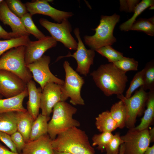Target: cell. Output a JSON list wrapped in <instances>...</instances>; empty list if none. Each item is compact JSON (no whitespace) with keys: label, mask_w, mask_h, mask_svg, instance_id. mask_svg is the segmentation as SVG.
Segmentation results:
<instances>
[{"label":"cell","mask_w":154,"mask_h":154,"mask_svg":"<svg viewBox=\"0 0 154 154\" xmlns=\"http://www.w3.org/2000/svg\"><path fill=\"white\" fill-rule=\"evenodd\" d=\"M126 73L110 63L101 65L90 75L96 86L109 96L123 93L128 81Z\"/></svg>","instance_id":"obj_1"},{"label":"cell","mask_w":154,"mask_h":154,"mask_svg":"<svg viewBox=\"0 0 154 154\" xmlns=\"http://www.w3.org/2000/svg\"><path fill=\"white\" fill-rule=\"evenodd\" d=\"M54 150L72 154H95L85 132L74 127L59 134L52 140Z\"/></svg>","instance_id":"obj_2"},{"label":"cell","mask_w":154,"mask_h":154,"mask_svg":"<svg viewBox=\"0 0 154 154\" xmlns=\"http://www.w3.org/2000/svg\"><path fill=\"white\" fill-rule=\"evenodd\" d=\"M77 111L76 108L65 102H60L54 106L48 124V134L52 140L63 131L80 126L79 122L73 117Z\"/></svg>","instance_id":"obj_3"},{"label":"cell","mask_w":154,"mask_h":154,"mask_svg":"<svg viewBox=\"0 0 154 154\" xmlns=\"http://www.w3.org/2000/svg\"><path fill=\"white\" fill-rule=\"evenodd\" d=\"M119 19V15L116 13L110 16L102 15L99 25L95 29V34L84 37L85 44L95 51L103 46L113 44L116 41L113 35V31Z\"/></svg>","instance_id":"obj_4"},{"label":"cell","mask_w":154,"mask_h":154,"mask_svg":"<svg viewBox=\"0 0 154 154\" xmlns=\"http://www.w3.org/2000/svg\"><path fill=\"white\" fill-rule=\"evenodd\" d=\"M25 47L22 46L14 48L3 53L0 58V69L15 74L27 84L32 80L33 76L25 63Z\"/></svg>","instance_id":"obj_5"},{"label":"cell","mask_w":154,"mask_h":154,"mask_svg":"<svg viewBox=\"0 0 154 154\" xmlns=\"http://www.w3.org/2000/svg\"><path fill=\"white\" fill-rule=\"evenodd\" d=\"M63 67L65 73L64 84L61 85V101L65 102L68 98L74 105H83L84 102L81 96V90L84 83L83 78L70 66L67 61L64 62Z\"/></svg>","instance_id":"obj_6"},{"label":"cell","mask_w":154,"mask_h":154,"mask_svg":"<svg viewBox=\"0 0 154 154\" xmlns=\"http://www.w3.org/2000/svg\"><path fill=\"white\" fill-rule=\"evenodd\" d=\"M148 96V92L144 90L142 86L129 98H126L123 94L117 95V98L123 102L125 106L126 111L125 126L129 129L135 127L136 117L143 113Z\"/></svg>","instance_id":"obj_7"},{"label":"cell","mask_w":154,"mask_h":154,"mask_svg":"<svg viewBox=\"0 0 154 154\" xmlns=\"http://www.w3.org/2000/svg\"><path fill=\"white\" fill-rule=\"evenodd\" d=\"M39 22L56 41L62 43L70 50H76L78 42L71 34L72 26L68 19H65L60 23H55L46 19L41 18Z\"/></svg>","instance_id":"obj_8"},{"label":"cell","mask_w":154,"mask_h":154,"mask_svg":"<svg viewBox=\"0 0 154 154\" xmlns=\"http://www.w3.org/2000/svg\"><path fill=\"white\" fill-rule=\"evenodd\" d=\"M121 137L124 145V154H144L151 142L148 128L142 130L129 129Z\"/></svg>","instance_id":"obj_9"},{"label":"cell","mask_w":154,"mask_h":154,"mask_svg":"<svg viewBox=\"0 0 154 154\" xmlns=\"http://www.w3.org/2000/svg\"><path fill=\"white\" fill-rule=\"evenodd\" d=\"M74 33L78 41L76 51L72 54L69 52L66 56H59L56 61L65 57H72L76 60L77 63L76 72L86 76L89 72L90 66L93 64L95 51L86 48L81 38L79 28H75Z\"/></svg>","instance_id":"obj_10"},{"label":"cell","mask_w":154,"mask_h":154,"mask_svg":"<svg viewBox=\"0 0 154 154\" xmlns=\"http://www.w3.org/2000/svg\"><path fill=\"white\" fill-rule=\"evenodd\" d=\"M50 62L49 56L43 55L36 61L26 65L34 80L40 85L42 90L48 83H54L60 85L64 83V81L56 77L50 71Z\"/></svg>","instance_id":"obj_11"},{"label":"cell","mask_w":154,"mask_h":154,"mask_svg":"<svg viewBox=\"0 0 154 154\" xmlns=\"http://www.w3.org/2000/svg\"><path fill=\"white\" fill-rule=\"evenodd\" d=\"M27 88V84L18 76L0 69V95L5 98L18 95Z\"/></svg>","instance_id":"obj_12"},{"label":"cell","mask_w":154,"mask_h":154,"mask_svg":"<svg viewBox=\"0 0 154 154\" xmlns=\"http://www.w3.org/2000/svg\"><path fill=\"white\" fill-rule=\"evenodd\" d=\"M52 0H36L27 2L25 5L28 12L33 16L40 14L48 16L58 23L65 19H68L74 15L71 12L57 9L50 5L48 2Z\"/></svg>","instance_id":"obj_13"},{"label":"cell","mask_w":154,"mask_h":154,"mask_svg":"<svg viewBox=\"0 0 154 154\" xmlns=\"http://www.w3.org/2000/svg\"><path fill=\"white\" fill-rule=\"evenodd\" d=\"M56 41L51 36H46L36 41H30L25 47V60L26 65L32 63L41 58L48 49L56 46Z\"/></svg>","instance_id":"obj_14"},{"label":"cell","mask_w":154,"mask_h":154,"mask_svg":"<svg viewBox=\"0 0 154 154\" xmlns=\"http://www.w3.org/2000/svg\"><path fill=\"white\" fill-rule=\"evenodd\" d=\"M61 85L54 83L47 84L42 90L40 108L41 114L50 117L54 106L61 101Z\"/></svg>","instance_id":"obj_15"},{"label":"cell","mask_w":154,"mask_h":154,"mask_svg":"<svg viewBox=\"0 0 154 154\" xmlns=\"http://www.w3.org/2000/svg\"><path fill=\"white\" fill-rule=\"evenodd\" d=\"M0 21L11 28L13 33L18 37L29 36L21 20L9 9L5 0L0 4Z\"/></svg>","instance_id":"obj_16"},{"label":"cell","mask_w":154,"mask_h":154,"mask_svg":"<svg viewBox=\"0 0 154 154\" xmlns=\"http://www.w3.org/2000/svg\"><path fill=\"white\" fill-rule=\"evenodd\" d=\"M52 139L47 134L26 143L23 149V154H53Z\"/></svg>","instance_id":"obj_17"},{"label":"cell","mask_w":154,"mask_h":154,"mask_svg":"<svg viewBox=\"0 0 154 154\" xmlns=\"http://www.w3.org/2000/svg\"><path fill=\"white\" fill-rule=\"evenodd\" d=\"M29 99L27 102V110L35 119L39 114L42 89L37 88L33 81L31 80L27 83Z\"/></svg>","instance_id":"obj_18"},{"label":"cell","mask_w":154,"mask_h":154,"mask_svg":"<svg viewBox=\"0 0 154 154\" xmlns=\"http://www.w3.org/2000/svg\"><path fill=\"white\" fill-rule=\"evenodd\" d=\"M28 96L27 88L18 95L9 98L0 99V114L11 112L27 111L23 106L25 98Z\"/></svg>","instance_id":"obj_19"},{"label":"cell","mask_w":154,"mask_h":154,"mask_svg":"<svg viewBox=\"0 0 154 154\" xmlns=\"http://www.w3.org/2000/svg\"><path fill=\"white\" fill-rule=\"evenodd\" d=\"M34 120L33 117L27 111L16 112L17 131L22 135L26 143L29 141Z\"/></svg>","instance_id":"obj_20"},{"label":"cell","mask_w":154,"mask_h":154,"mask_svg":"<svg viewBox=\"0 0 154 154\" xmlns=\"http://www.w3.org/2000/svg\"><path fill=\"white\" fill-rule=\"evenodd\" d=\"M50 117L39 114L34 120L31 127L29 141L35 140L47 134L48 121Z\"/></svg>","instance_id":"obj_21"},{"label":"cell","mask_w":154,"mask_h":154,"mask_svg":"<svg viewBox=\"0 0 154 154\" xmlns=\"http://www.w3.org/2000/svg\"><path fill=\"white\" fill-rule=\"evenodd\" d=\"M146 102L147 108L140 124L134 128L142 130L148 128L153 121L154 117V90H150Z\"/></svg>","instance_id":"obj_22"},{"label":"cell","mask_w":154,"mask_h":154,"mask_svg":"<svg viewBox=\"0 0 154 154\" xmlns=\"http://www.w3.org/2000/svg\"><path fill=\"white\" fill-rule=\"evenodd\" d=\"M96 126L101 133L112 132L118 127L117 123L112 118L108 110L100 114L96 118Z\"/></svg>","instance_id":"obj_23"},{"label":"cell","mask_w":154,"mask_h":154,"mask_svg":"<svg viewBox=\"0 0 154 154\" xmlns=\"http://www.w3.org/2000/svg\"><path fill=\"white\" fill-rule=\"evenodd\" d=\"M16 131V112L0 114V131L10 135Z\"/></svg>","instance_id":"obj_24"},{"label":"cell","mask_w":154,"mask_h":154,"mask_svg":"<svg viewBox=\"0 0 154 154\" xmlns=\"http://www.w3.org/2000/svg\"><path fill=\"white\" fill-rule=\"evenodd\" d=\"M154 1L152 0H143L136 6L134 11V14L131 18L122 24L119 27L121 31H130V29L137 17L146 9L153 6Z\"/></svg>","instance_id":"obj_25"},{"label":"cell","mask_w":154,"mask_h":154,"mask_svg":"<svg viewBox=\"0 0 154 154\" xmlns=\"http://www.w3.org/2000/svg\"><path fill=\"white\" fill-rule=\"evenodd\" d=\"M110 114L120 129L125 126L126 111L123 102L121 100L113 105L110 111Z\"/></svg>","instance_id":"obj_26"},{"label":"cell","mask_w":154,"mask_h":154,"mask_svg":"<svg viewBox=\"0 0 154 154\" xmlns=\"http://www.w3.org/2000/svg\"><path fill=\"white\" fill-rule=\"evenodd\" d=\"M30 40L29 36L0 40V56L10 49L20 46H27Z\"/></svg>","instance_id":"obj_27"},{"label":"cell","mask_w":154,"mask_h":154,"mask_svg":"<svg viewBox=\"0 0 154 154\" xmlns=\"http://www.w3.org/2000/svg\"><path fill=\"white\" fill-rule=\"evenodd\" d=\"M130 30L144 32L148 35H154V20L152 17L149 19L140 18L136 20L131 26Z\"/></svg>","instance_id":"obj_28"},{"label":"cell","mask_w":154,"mask_h":154,"mask_svg":"<svg viewBox=\"0 0 154 154\" xmlns=\"http://www.w3.org/2000/svg\"><path fill=\"white\" fill-rule=\"evenodd\" d=\"M32 16L29 13H27L21 18V22L30 34L32 35L38 40L42 39L46 36L35 25L32 20Z\"/></svg>","instance_id":"obj_29"},{"label":"cell","mask_w":154,"mask_h":154,"mask_svg":"<svg viewBox=\"0 0 154 154\" xmlns=\"http://www.w3.org/2000/svg\"><path fill=\"white\" fill-rule=\"evenodd\" d=\"M144 69L143 85L145 91L154 90V62L151 60L147 63Z\"/></svg>","instance_id":"obj_30"},{"label":"cell","mask_w":154,"mask_h":154,"mask_svg":"<svg viewBox=\"0 0 154 154\" xmlns=\"http://www.w3.org/2000/svg\"><path fill=\"white\" fill-rule=\"evenodd\" d=\"M95 51L107 58L110 63H114L124 57L122 53L115 50L110 45L103 46Z\"/></svg>","instance_id":"obj_31"},{"label":"cell","mask_w":154,"mask_h":154,"mask_svg":"<svg viewBox=\"0 0 154 154\" xmlns=\"http://www.w3.org/2000/svg\"><path fill=\"white\" fill-rule=\"evenodd\" d=\"M114 135L111 132H105L99 134H95L93 137L92 146L97 145V149L103 152Z\"/></svg>","instance_id":"obj_32"},{"label":"cell","mask_w":154,"mask_h":154,"mask_svg":"<svg viewBox=\"0 0 154 154\" xmlns=\"http://www.w3.org/2000/svg\"><path fill=\"white\" fill-rule=\"evenodd\" d=\"M115 66L126 73L129 71L138 70V62L133 58L124 57L119 60L113 63Z\"/></svg>","instance_id":"obj_33"},{"label":"cell","mask_w":154,"mask_h":154,"mask_svg":"<svg viewBox=\"0 0 154 154\" xmlns=\"http://www.w3.org/2000/svg\"><path fill=\"white\" fill-rule=\"evenodd\" d=\"M9 9L14 14L21 18L28 13L25 4L19 0H5Z\"/></svg>","instance_id":"obj_34"},{"label":"cell","mask_w":154,"mask_h":154,"mask_svg":"<svg viewBox=\"0 0 154 154\" xmlns=\"http://www.w3.org/2000/svg\"><path fill=\"white\" fill-rule=\"evenodd\" d=\"M143 69L137 73L131 80L129 86L126 92L125 97H130L136 89L143 85Z\"/></svg>","instance_id":"obj_35"},{"label":"cell","mask_w":154,"mask_h":154,"mask_svg":"<svg viewBox=\"0 0 154 154\" xmlns=\"http://www.w3.org/2000/svg\"><path fill=\"white\" fill-rule=\"evenodd\" d=\"M123 143L119 133H116L105 148L106 154H119L120 146Z\"/></svg>","instance_id":"obj_36"},{"label":"cell","mask_w":154,"mask_h":154,"mask_svg":"<svg viewBox=\"0 0 154 154\" xmlns=\"http://www.w3.org/2000/svg\"><path fill=\"white\" fill-rule=\"evenodd\" d=\"M11 139L19 153H21L26 143L22 135L16 131L10 135Z\"/></svg>","instance_id":"obj_37"},{"label":"cell","mask_w":154,"mask_h":154,"mask_svg":"<svg viewBox=\"0 0 154 154\" xmlns=\"http://www.w3.org/2000/svg\"><path fill=\"white\" fill-rule=\"evenodd\" d=\"M139 0H120V10L129 12H134Z\"/></svg>","instance_id":"obj_38"},{"label":"cell","mask_w":154,"mask_h":154,"mask_svg":"<svg viewBox=\"0 0 154 154\" xmlns=\"http://www.w3.org/2000/svg\"><path fill=\"white\" fill-rule=\"evenodd\" d=\"M0 140L11 151L14 153H18L15 146L12 141L10 135L0 131Z\"/></svg>","instance_id":"obj_39"},{"label":"cell","mask_w":154,"mask_h":154,"mask_svg":"<svg viewBox=\"0 0 154 154\" xmlns=\"http://www.w3.org/2000/svg\"><path fill=\"white\" fill-rule=\"evenodd\" d=\"M19 37L12 32H8L5 30L0 25V39L7 40Z\"/></svg>","instance_id":"obj_40"},{"label":"cell","mask_w":154,"mask_h":154,"mask_svg":"<svg viewBox=\"0 0 154 154\" xmlns=\"http://www.w3.org/2000/svg\"><path fill=\"white\" fill-rule=\"evenodd\" d=\"M0 154H23L22 153H15L11 151L7 147L0 143Z\"/></svg>","instance_id":"obj_41"},{"label":"cell","mask_w":154,"mask_h":154,"mask_svg":"<svg viewBox=\"0 0 154 154\" xmlns=\"http://www.w3.org/2000/svg\"><path fill=\"white\" fill-rule=\"evenodd\" d=\"M144 154H154V146L153 145L151 147L147 148Z\"/></svg>","instance_id":"obj_42"},{"label":"cell","mask_w":154,"mask_h":154,"mask_svg":"<svg viewBox=\"0 0 154 154\" xmlns=\"http://www.w3.org/2000/svg\"><path fill=\"white\" fill-rule=\"evenodd\" d=\"M149 133L151 140V142L153 141L154 139V128H152L149 130Z\"/></svg>","instance_id":"obj_43"},{"label":"cell","mask_w":154,"mask_h":154,"mask_svg":"<svg viewBox=\"0 0 154 154\" xmlns=\"http://www.w3.org/2000/svg\"><path fill=\"white\" fill-rule=\"evenodd\" d=\"M124 145L123 143L120 146L119 154H124Z\"/></svg>","instance_id":"obj_44"},{"label":"cell","mask_w":154,"mask_h":154,"mask_svg":"<svg viewBox=\"0 0 154 154\" xmlns=\"http://www.w3.org/2000/svg\"><path fill=\"white\" fill-rule=\"evenodd\" d=\"M53 154H72V153L64 152L58 151L54 150Z\"/></svg>","instance_id":"obj_45"},{"label":"cell","mask_w":154,"mask_h":154,"mask_svg":"<svg viewBox=\"0 0 154 154\" xmlns=\"http://www.w3.org/2000/svg\"><path fill=\"white\" fill-rule=\"evenodd\" d=\"M3 97L0 95V99H1Z\"/></svg>","instance_id":"obj_46"},{"label":"cell","mask_w":154,"mask_h":154,"mask_svg":"<svg viewBox=\"0 0 154 154\" xmlns=\"http://www.w3.org/2000/svg\"><path fill=\"white\" fill-rule=\"evenodd\" d=\"M3 1V0H0V4Z\"/></svg>","instance_id":"obj_47"}]
</instances>
